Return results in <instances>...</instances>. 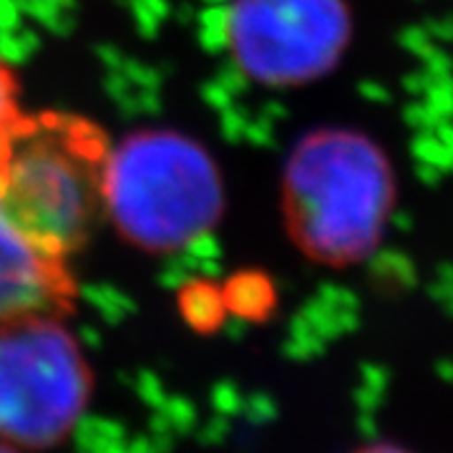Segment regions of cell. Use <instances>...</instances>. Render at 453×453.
Returning a JSON list of instances; mask_svg holds the SVG:
<instances>
[{
	"label": "cell",
	"instance_id": "cell-1",
	"mask_svg": "<svg viewBox=\"0 0 453 453\" xmlns=\"http://www.w3.org/2000/svg\"><path fill=\"white\" fill-rule=\"evenodd\" d=\"M111 146L79 113L16 111L0 127V211L50 257L88 242L106 210Z\"/></svg>",
	"mask_w": 453,
	"mask_h": 453
},
{
	"label": "cell",
	"instance_id": "cell-2",
	"mask_svg": "<svg viewBox=\"0 0 453 453\" xmlns=\"http://www.w3.org/2000/svg\"><path fill=\"white\" fill-rule=\"evenodd\" d=\"M91 372L79 342L56 315L0 323V438L49 449L79 421Z\"/></svg>",
	"mask_w": 453,
	"mask_h": 453
},
{
	"label": "cell",
	"instance_id": "cell-3",
	"mask_svg": "<svg viewBox=\"0 0 453 453\" xmlns=\"http://www.w3.org/2000/svg\"><path fill=\"white\" fill-rule=\"evenodd\" d=\"M106 207L146 247L187 242L219 207L217 177L204 154L177 136H136L111 151Z\"/></svg>",
	"mask_w": 453,
	"mask_h": 453
},
{
	"label": "cell",
	"instance_id": "cell-4",
	"mask_svg": "<svg viewBox=\"0 0 453 453\" xmlns=\"http://www.w3.org/2000/svg\"><path fill=\"white\" fill-rule=\"evenodd\" d=\"M288 196L303 242L320 255L345 257L375 232L383 199L380 164L348 136H320L292 164Z\"/></svg>",
	"mask_w": 453,
	"mask_h": 453
},
{
	"label": "cell",
	"instance_id": "cell-5",
	"mask_svg": "<svg viewBox=\"0 0 453 453\" xmlns=\"http://www.w3.org/2000/svg\"><path fill=\"white\" fill-rule=\"evenodd\" d=\"M242 11V16L285 28L242 43L250 64L262 73H303L323 64L335 49L340 16L325 0H250Z\"/></svg>",
	"mask_w": 453,
	"mask_h": 453
},
{
	"label": "cell",
	"instance_id": "cell-6",
	"mask_svg": "<svg viewBox=\"0 0 453 453\" xmlns=\"http://www.w3.org/2000/svg\"><path fill=\"white\" fill-rule=\"evenodd\" d=\"M76 297L65 259L31 244L0 211V323L28 315H61Z\"/></svg>",
	"mask_w": 453,
	"mask_h": 453
},
{
	"label": "cell",
	"instance_id": "cell-7",
	"mask_svg": "<svg viewBox=\"0 0 453 453\" xmlns=\"http://www.w3.org/2000/svg\"><path fill=\"white\" fill-rule=\"evenodd\" d=\"M16 111H20V106H18V81L13 71L5 65V61H0V127Z\"/></svg>",
	"mask_w": 453,
	"mask_h": 453
},
{
	"label": "cell",
	"instance_id": "cell-8",
	"mask_svg": "<svg viewBox=\"0 0 453 453\" xmlns=\"http://www.w3.org/2000/svg\"><path fill=\"white\" fill-rule=\"evenodd\" d=\"M360 453H401V451H393V449H368V451H360Z\"/></svg>",
	"mask_w": 453,
	"mask_h": 453
},
{
	"label": "cell",
	"instance_id": "cell-9",
	"mask_svg": "<svg viewBox=\"0 0 453 453\" xmlns=\"http://www.w3.org/2000/svg\"><path fill=\"white\" fill-rule=\"evenodd\" d=\"M0 453H16V451L11 449V443H5V441L0 438Z\"/></svg>",
	"mask_w": 453,
	"mask_h": 453
}]
</instances>
